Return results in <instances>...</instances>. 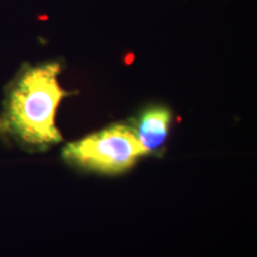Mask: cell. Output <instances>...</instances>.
<instances>
[{"label": "cell", "mask_w": 257, "mask_h": 257, "mask_svg": "<svg viewBox=\"0 0 257 257\" xmlns=\"http://www.w3.org/2000/svg\"><path fill=\"white\" fill-rule=\"evenodd\" d=\"M148 155L134 127L114 124L64 147L66 162L99 174H120L130 169L140 157Z\"/></svg>", "instance_id": "2"}, {"label": "cell", "mask_w": 257, "mask_h": 257, "mask_svg": "<svg viewBox=\"0 0 257 257\" xmlns=\"http://www.w3.org/2000/svg\"><path fill=\"white\" fill-rule=\"evenodd\" d=\"M59 63L24 69L11 83L0 113V140L12 141L28 152H44L60 143L55 115L68 93L57 81Z\"/></svg>", "instance_id": "1"}, {"label": "cell", "mask_w": 257, "mask_h": 257, "mask_svg": "<svg viewBox=\"0 0 257 257\" xmlns=\"http://www.w3.org/2000/svg\"><path fill=\"white\" fill-rule=\"evenodd\" d=\"M172 115L168 108L155 106L138 117L134 130L147 154H156L165 144L168 136Z\"/></svg>", "instance_id": "3"}]
</instances>
